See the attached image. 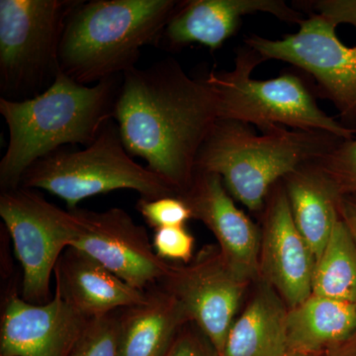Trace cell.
<instances>
[{
    "mask_svg": "<svg viewBox=\"0 0 356 356\" xmlns=\"http://www.w3.org/2000/svg\"><path fill=\"white\" fill-rule=\"evenodd\" d=\"M337 208L339 216L350 232L356 245V194L341 196Z\"/></svg>",
    "mask_w": 356,
    "mask_h": 356,
    "instance_id": "cell-28",
    "label": "cell"
},
{
    "mask_svg": "<svg viewBox=\"0 0 356 356\" xmlns=\"http://www.w3.org/2000/svg\"><path fill=\"white\" fill-rule=\"evenodd\" d=\"M293 3L297 10L318 14L337 28L339 25L350 24L356 29V0H311Z\"/></svg>",
    "mask_w": 356,
    "mask_h": 356,
    "instance_id": "cell-26",
    "label": "cell"
},
{
    "mask_svg": "<svg viewBox=\"0 0 356 356\" xmlns=\"http://www.w3.org/2000/svg\"><path fill=\"white\" fill-rule=\"evenodd\" d=\"M179 1L92 0L70 14L60 47V69L89 86L136 67L140 50L158 43Z\"/></svg>",
    "mask_w": 356,
    "mask_h": 356,
    "instance_id": "cell-4",
    "label": "cell"
},
{
    "mask_svg": "<svg viewBox=\"0 0 356 356\" xmlns=\"http://www.w3.org/2000/svg\"><path fill=\"white\" fill-rule=\"evenodd\" d=\"M259 13L292 24L305 19L283 0H187L179 1L161 39L172 48L198 43L217 50L235 34L243 16Z\"/></svg>",
    "mask_w": 356,
    "mask_h": 356,
    "instance_id": "cell-15",
    "label": "cell"
},
{
    "mask_svg": "<svg viewBox=\"0 0 356 356\" xmlns=\"http://www.w3.org/2000/svg\"><path fill=\"white\" fill-rule=\"evenodd\" d=\"M56 289L84 317L108 315L140 303V291L105 268L99 262L74 248H69L55 268Z\"/></svg>",
    "mask_w": 356,
    "mask_h": 356,
    "instance_id": "cell-16",
    "label": "cell"
},
{
    "mask_svg": "<svg viewBox=\"0 0 356 356\" xmlns=\"http://www.w3.org/2000/svg\"><path fill=\"white\" fill-rule=\"evenodd\" d=\"M70 356H120L118 316L89 318Z\"/></svg>",
    "mask_w": 356,
    "mask_h": 356,
    "instance_id": "cell-22",
    "label": "cell"
},
{
    "mask_svg": "<svg viewBox=\"0 0 356 356\" xmlns=\"http://www.w3.org/2000/svg\"><path fill=\"white\" fill-rule=\"evenodd\" d=\"M137 208L147 224L154 229L185 226L189 220L193 219L191 208L178 196L140 198Z\"/></svg>",
    "mask_w": 356,
    "mask_h": 356,
    "instance_id": "cell-24",
    "label": "cell"
},
{
    "mask_svg": "<svg viewBox=\"0 0 356 356\" xmlns=\"http://www.w3.org/2000/svg\"><path fill=\"white\" fill-rule=\"evenodd\" d=\"M312 294L356 305V245L341 218L316 261Z\"/></svg>",
    "mask_w": 356,
    "mask_h": 356,
    "instance_id": "cell-21",
    "label": "cell"
},
{
    "mask_svg": "<svg viewBox=\"0 0 356 356\" xmlns=\"http://www.w3.org/2000/svg\"><path fill=\"white\" fill-rule=\"evenodd\" d=\"M262 213L259 278L294 308L312 295L316 259L293 221L283 180L271 188Z\"/></svg>",
    "mask_w": 356,
    "mask_h": 356,
    "instance_id": "cell-12",
    "label": "cell"
},
{
    "mask_svg": "<svg viewBox=\"0 0 356 356\" xmlns=\"http://www.w3.org/2000/svg\"><path fill=\"white\" fill-rule=\"evenodd\" d=\"M0 216L23 268L21 297L36 305L48 303L51 274L79 235V218L21 186L1 192Z\"/></svg>",
    "mask_w": 356,
    "mask_h": 356,
    "instance_id": "cell-8",
    "label": "cell"
},
{
    "mask_svg": "<svg viewBox=\"0 0 356 356\" xmlns=\"http://www.w3.org/2000/svg\"><path fill=\"white\" fill-rule=\"evenodd\" d=\"M266 62L259 51L241 47L235 65L227 72H211L203 76L216 99L218 117L243 122L266 132L277 126L294 130H317L341 139L355 138L356 129L346 127L320 108L305 79L286 72L275 79H252L255 67Z\"/></svg>",
    "mask_w": 356,
    "mask_h": 356,
    "instance_id": "cell-5",
    "label": "cell"
},
{
    "mask_svg": "<svg viewBox=\"0 0 356 356\" xmlns=\"http://www.w3.org/2000/svg\"><path fill=\"white\" fill-rule=\"evenodd\" d=\"M218 119L209 84L189 76L175 58L122 77L114 120L124 146L177 196L191 187L199 151Z\"/></svg>",
    "mask_w": 356,
    "mask_h": 356,
    "instance_id": "cell-1",
    "label": "cell"
},
{
    "mask_svg": "<svg viewBox=\"0 0 356 356\" xmlns=\"http://www.w3.org/2000/svg\"><path fill=\"white\" fill-rule=\"evenodd\" d=\"M88 320L57 289L42 305L10 292L2 312L0 356H70Z\"/></svg>",
    "mask_w": 356,
    "mask_h": 356,
    "instance_id": "cell-14",
    "label": "cell"
},
{
    "mask_svg": "<svg viewBox=\"0 0 356 356\" xmlns=\"http://www.w3.org/2000/svg\"><path fill=\"white\" fill-rule=\"evenodd\" d=\"M324 356H356V331L343 343L329 348Z\"/></svg>",
    "mask_w": 356,
    "mask_h": 356,
    "instance_id": "cell-29",
    "label": "cell"
},
{
    "mask_svg": "<svg viewBox=\"0 0 356 356\" xmlns=\"http://www.w3.org/2000/svg\"><path fill=\"white\" fill-rule=\"evenodd\" d=\"M81 0L0 1V92L21 102L41 95L60 72V47Z\"/></svg>",
    "mask_w": 356,
    "mask_h": 356,
    "instance_id": "cell-7",
    "label": "cell"
},
{
    "mask_svg": "<svg viewBox=\"0 0 356 356\" xmlns=\"http://www.w3.org/2000/svg\"><path fill=\"white\" fill-rule=\"evenodd\" d=\"M243 313L234 321L222 356H286L288 307L273 286L259 278Z\"/></svg>",
    "mask_w": 356,
    "mask_h": 356,
    "instance_id": "cell-18",
    "label": "cell"
},
{
    "mask_svg": "<svg viewBox=\"0 0 356 356\" xmlns=\"http://www.w3.org/2000/svg\"><path fill=\"white\" fill-rule=\"evenodd\" d=\"M20 186L50 192L69 210L83 199L119 189L137 191L145 199L177 196L163 178L134 161L113 121L83 149H60L39 159L26 170Z\"/></svg>",
    "mask_w": 356,
    "mask_h": 356,
    "instance_id": "cell-6",
    "label": "cell"
},
{
    "mask_svg": "<svg viewBox=\"0 0 356 356\" xmlns=\"http://www.w3.org/2000/svg\"><path fill=\"white\" fill-rule=\"evenodd\" d=\"M195 238L185 226L154 229L153 247L163 261L189 264L194 257Z\"/></svg>",
    "mask_w": 356,
    "mask_h": 356,
    "instance_id": "cell-25",
    "label": "cell"
},
{
    "mask_svg": "<svg viewBox=\"0 0 356 356\" xmlns=\"http://www.w3.org/2000/svg\"><path fill=\"white\" fill-rule=\"evenodd\" d=\"M250 281L225 261L218 245L199 250L189 264L170 262L158 284L184 307L191 323L202 332L217 355H224L227 337Z\"/></svg>",
    "mask_w": 356,
    "mask_h": 356,
    "instance_id": "cell-10",
    "label": "cell"
},
{
    "mask_svg": "<svg viewBox=\"0 0 356 356\" xmlns=\"http://www.w3.org/2000/svg\"><path fill=\"white\" fill-rule=\"evenodd\" d=\"M117 316L120 356H165L191 323L184 307L159 284L146 290L144 301Z\"/></svg>",
    "mask_w": 356,
    "mask_h": 356,
    "instance_id": "cell-17",
    "label": "cell"
},
{
    "mask_svg": "<svg viewBox=\"0 0 356 356\" xmlns=\"http://www.w3.org/2000/svg\"><path fill=\"white\" fill-rule=\"evenodd\" d=\"M343 140L325 131L284 126L257 134L243 122L218 119L199 151L195 170L220 175L232 197L250 212H262L274 185Z\"/></svg>",
    "mask_w": 356,
    "mask_h": 356,
    "instance_id": "cell-3",
    "label": "cell"
},
{
    "mask_svg": "<svg viewBox=\"0 0 356 356\" xmlns=\"http://www.w3.org/2000/svg\"><path fill=\"white\" fill-rule=\"evenodd\" d=\"M286 356H324L323 355H316V353H290Z\"/></svg>",
    "mask_w": 356,
    "mask_h": 356,
    "instance_id": "cell-30",
    "label": "cell"
},
{
    "mask_svg": "<svg viewBox=\"0 0 356 356\" xmlns=\"http://www.w3.org/2000/svg\"><path fill=\"white\" fill-rule=\"evenodd\" d=\"M165 356H219L193 323L182 327Z\"/></svg>",
    "mask_w": 356,
    "mask_h": 356,
    "instance_id": "cell-27",
    "label": "cell"
},
{
    "mask_svg": "<svg viewBox=\"0 0 356 356\" xmlns=\"http://www.w3.org/2000/svg\"><path fill=\"white\" fill-rule=\"evenodd\" d=\"M316 163L339 196L356 194V137L341 140Z\"/></svg>",
    "mask_w": 356,
    "mask_h": 356,
    "instance_id": "cell-23",
    "label": "cell"
},
{
    "mask_svg": "<svg viewBox=\"0 0 356 356\" xmlns=\"http://www.w3.org/2000/svg\"><path fill=\"white\" fill-rule=\"evenodd\" d=\"M299 31L281 40L247 35L245 44L264 60L288 63L313 77L315 93L329 100L346 127L356 129V44L346 46L337 27L315 13H309Z\"/></svg>",
    "mask_w": 356,
    "mask_h": 356,
    "instance_id": "cell-9",
    "label": "cell"
},
{
    "mask_svg": "<svg viewBox=\"0 0 356 356\" xmlns=\"http://www.w3.org/2000/svg\"><path fill=\"white\" fill-rule=\"evenodd\" d=\"M122 77L90 86L60 72L35 97L21 102L0 98V114L9 130L8 146L0 161L2 191L19 187L30 166L67 145L92 144L114 120Z\"/></svg>",
    "mask_w": 356,
    "mask_h": 356,
    "instance_id": "cell-2",
    "label": "cell"
},
{
    "mask_svg": "<svg viewBox=\"0 0 356 356\" xmlns=\"http://www.w3.org/2000/svg\"><path fill=\"white\" fill-rule=\"evenodd\" d=\"M178 197L189 206L193 219L212 232L236 273L250 282L259 280L261 229L236 207L221 177L195 170L191 187Z\"/></svg>",
    "mask_w": 356,
    "mask_h": 356,
    "instance_id": "cell-13",
    "label": "cell"
},
{
    "mask_svg": "<svg viewBox=\"0 0 356 356\" xmlns=\"http://www.w3.org/2000/svg\"><path fill=\"white\" fill-rule=\"evenodd\" d=\"M282 180L293 221L317 261L341 218V196L316 161L300 166Z\"/></svg>",
    "mask_w": 356,
    "mask_h": 356,
    "instance_id": "cell-19",
    "label": "cell"
},
{
    "mask_svg": "<svg viewBox=\"0 0 356 356\" xmlns=\"http://www.w3.org/2000/svg\"><path fill=\"white\" fill-rule=\"evenodd\" d=\"M81 231L70 247L99 262L131 286L146 291L165 277L170 261L154 252L146 229L121 208L72 210Z\"/></svg>",
    "mask_w": 356,
    "mask_h": 356,
    "instance_id": "cell-11",
    "label": "cell"
},
{
    "mask_svg": "<svg viewBox=\"0 0 356 356\" xmlns=\"http://www.w3.org/2000/svg\"><path fill=\"white\" fill-rule=\"evenodd\" d=\"M286 331L289 353L324 355L356 331V305L312 294L288 310Z\"/></svg>",
    "mask_w": 356,
    "mask_h": 356,
    "instance_id": "cell-20",
    "label": "cell"
}]
</instances>
